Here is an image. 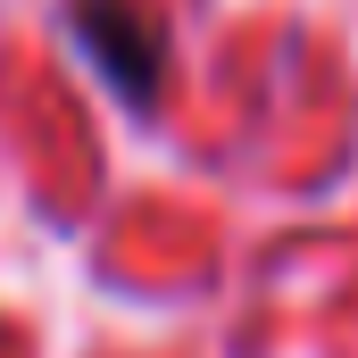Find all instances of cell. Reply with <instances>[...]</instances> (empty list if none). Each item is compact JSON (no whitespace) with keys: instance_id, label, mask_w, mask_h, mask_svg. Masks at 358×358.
<instances>
[{"instance_id":"6da1fadb","label":"cell","mask_w":358,"mask_h":358,"mask_svg":"<svg viewBox=\"0 0 358 358\" xmlns=\"http://www.w3.org/2000/svg\"><path fill=\"white\" fill-rule=\"evenodd\" d=\"M76 34H84V50L108 67V84L125 100H150L159 67H167V34L150 25L142 0H76Z\"/></svg>"}]
</instances>
